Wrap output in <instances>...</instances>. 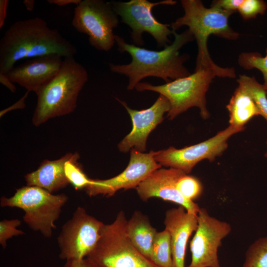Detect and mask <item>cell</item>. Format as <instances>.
<instances>
[{"mask_svg":"<svg viewBox=\"0 0 267 267\" xmlns=\"http://www.w3.org/2000/svg\"><path fill=\"white\" fill-rule=\"evenodd\" d=\"M88 80L87 71L74 57L64 58L57 74L36 93L33 124L38 127L50 119L73 112Z\"/></svg>","mask_w":267,"mask_h":267,"instance_id":"obj_4","label":"cell"},{"mask_svg":"<svg viewBox=\"0 0 267 267\" xmlns=\"http://www.w3.org/2000/svg\"><path fill=\"white\" fill-rule=\"evenodd\" d=\"M164 224L171 236L173 267H185L186 246L197 227V215L179 206L166 211Z\"/></svg>","mask_w":267,"mask_h":267,"instance_id":"obj_17","label":"cell"},{"mask_svg":"<svg viewBox=\"0 0 267 267\" xmlns=\"http://www.w3.org/2000/svg\"><path fill=\"white\" fill-rule=\"evenodd\" d=\"M63 61L57 54L35 57L15 66L6 74L13 83L36 93L57 74Z\"/></svg>","mask_w":267,"mask_h":267,"instance_id":"obj_16","label":"cell"},{"mask_svg":"<svg viewBox=\"0 0 267 267\" xmlns=\"http://www.w3.org/2000/svg\"><path fill=\"white\" fill-rule=\"evenodd\" d=\"M8 0H0V28L3 27L7 14Z\"/></svg>","mask_w":267,"mask_h":267,"instance_id":"obj_32","label":"cell"},{"mask_svg":"<svg viewBox=\"0 0 267 267\" xmlns=\"http://www.w3.org/2000/svg\"><path fill=\"white\" fill-rule=\"evenodd\" d=\"M180 3L184 14L173 22L170 27L176 31L182 26L188 27L196 40L198 51L195 71L209 68L215 71L219 77L235 78L234 68L222 67L214 62L207 46L208 38L212 35L230 40L239 38V34L228 23L229 17L234 13L215 6L206 7L200 0H181Z\"/></svg>","mask_w":267,"mask_h":267,"instance_id":"obj_3","label":"cell"},{"mask_svg":"<svg viewBox=\"0 0 267 267\" xmlns=\"http://www.w3.org/2000/svg\"><path fill=\"white\" fill-rule=\"evenodd\" d=\"M77 154L68 153L57 160H44L36 170L26 175L27 185L38 186L52 193L65 188L69 184L65 174V164Z\"/></svg>","mask_w":267,"mask_h":267,"instance_id":"obj_18","label":"cell"},{"mask_svg":"<svg viewBox=\"0 0 267 267\" xmlns=\"http://www.w3.org/2000/svg\"><path fill=\"white\" fill-rule=\"evenodd\" d=\"M47 1L50 4H54L58 6H65L70 4L79 5L82 0H48Z\"/></svg>","mask_w":267,"mask_h":267,"instance_id":"obj_34","label":"cell"},{"mask_svg":"<svg viewBox=\"0 0 267 267\" xmlns=\"http://www.w3.org/2000/svg\"><path fill=\"white\" fill-rule=\"evenodd\" d=\"M265 157L267 158V151L265 154Z\"/></svg>","mask_w":267,"mask_h":267,"instance_id":"obj_36","label":"cell"},{"mask_svg":"<svg viewBox=\"0 0 267 267\" xmlns=\"http://www.w3.org/2000/svg\"><path fill=\"white\" fill-rule=\"evenodd\" d=\"M238 86L242 87L250 96L255 103L260 115L267 121V90L263 84L254 77L239 75L237 80Z\"/></svg>","mask_w":267,"mask_h":267,"instance_id":"obj_21","label":"cell"},{"mask_svg":"<svg viewBox=\"0 0 267 267\" xmlns=\"http://www.w3.org/2000/svg\"><path fill=\"white\" fill-rule=\"evenodd\" d=\"M198 225L190 242L191 260L187 267H221L218 249L230 232L227 222L211 216L205 208L197 214Z\"/></svg>","mask_w":267,"mask_h":267,"instance_id":"obj_12","label":"cell"},{"mask_svg":"<svg viewBox=\"0 0 267 267\" xmlns=\"http://www.w3.org/2000/svg\"><path fill=\"white\" fill-rule=\"evenodd\" d=\"M79 158L78 153L75 157L66 162L64 167L66 178L76 190L85 189L91 181V179L87 176L78 163Z\"/></svg>","mask_w":267,"mask_h":267,"instance_id":"obj_25","label":"cell"},{"mask_svg":"<svg viewBox=\"0 0 267 267\" xmlns=\"http://www.w3.org/2000/svg\"><path fill=\"white\" fill-rule=\"evenodd\" d=\"M103 224L78 207L57 237L59 258L66 261L87 258L97 244Z\"/></svg>","mask_w":267,"mask_h":267,"instance_id":"obj_10","label":"cell"},{"mask_svg":"<svg viewBox=\"0 0 267 267\" xmlns=\"http://www.w3.org/2000/svg\"><path fill=\"white\" fill-rule=\"evenodd\" d=\"M29 92V91L27 90L25 94L18 101L9 107L1 110L0 112V117L8 111L15 109H23L25 108L26 106L25 103V99Z\"/></svg>","mask_w":267,"mask_h":267,"instance_id":"obj_31","label":"cell"},{"mask_svg":"<svg viewBox=\"0 0 267 267\" xmlns=\"http://www.w3.org/2000/svg\"><path fill=\"white\" fill-rule=\"evenodd\" d=\"M238 63L245 70L256 69L259 70L263 76V85L267 90V47L265 56L257 52L241 53L238 56Z\"/></svg>","mask_w":267,"mask_h":267,"instance_id":"obj_24","label":"cell"},{"mask_svg":"<svg viewBox=\"0 0 267 267\" xmlns=\"http://www.w3.org/2000/svg\"><path fill=\"white\" fill-rule=\"evenodd\" d=\"M119 23L110 1L84 0L74 9L72 24L79 32L88 36L96 49L109 51L115 44L113 29Z\"/></svg>","mask_w":267,"mask_h":267,"instance_id":"obj_8","label":"cell"},{"mask_svg":"<svg viewBox=\"0 0 267 267\" xmlns=\"http://www.w3.org/2000/svg\"><path fill=\"white\" fill-rule=\"evenodd\" d=\"M68 199L64 194L55 195L38 186L26 185L17 189L10 197H1L0 205L22 209L23 220L27 225L44 237L50 238Z\"/></svg>","mask_w":267,"mask_h":267,"instance_id":"obj_6","label":"cell"},{"mask_svg":"<svg viewBox=\"0 0 267 267\" xmlns=\"http://www.w3.org/2000/svg\"><path fill=\"white\" fill-rule=\"evenodd\" d=\"M242 267H267V236L259 238L249 247Z\"/></svg>","mask_w":267,"mask_h":267,"instance_id":"obj_23","label":"cell"},{"mask_svg":"<svg viewBox=\"0 0 267 267\" xmlns=\"http://www.w3.org/2000/svg\"><path fill=\"white\" fill-rule=\"evenodd\" d=\"M126 231L134 246L143 255L152 260V249L157 233L148 217L135 211L127 221Z\"/></svg>","mask_w":267,"mask_h":267,"instance_id":"obj_19","label":"cell"},{"mask_svg":"<svg viewBox=\"0 0 267 267\" xmlns=\"http://www.w3.org/2000/svg\"><path fill=\"white\" fill-rule=\"evenodd\" d=\"M226 108L229 113V125L239 128H245L250 120L260 112L254 101L248 93L238 86L234 91Z\"/></svg>","mask_w":267,"mask_h":267,"instance_id":"obj_20","label":"cell"},{"mask_svg":"<svg viewBox=\"0 0 267 267\" xmlns=\"http://www.w3.org/2000/svg\"><path fill=\"white\" fill-rule=\"evenodd\" d=\"M267 10V3L263 0H244L238 11L245 20L264 15Z\"/></svg>","mask_w":267,"mask_h":267,"instance_id":"obj_27","label":"cell"},{"mask_svg":"<svg viewBox=\"0 0 267 267\" xmlns=\"http://www.w3.org/2000/svg\"><path fill=\"white\" fill-rule=\"evenodd\" d=\"M152 261L159 267H173L171 236L165 228L156 234L152 249Z\"/></svg>","mask_w":267,"mask_h":267,"instance_id":"obj_22","label":"cell"},{"mask_svg":"<svg viewBox=\"0 0 267 267\" xmlns=\"http://www.w3.org/2000/svg\"><path fill=\"white\" fill-rule=\"evenodd\" d=\"M127 221L121 211L113 222L104 224L97 244L87 258L98 267H159L131 242Z\"/></svg>","mask_w":267,"mask_h":267,"instance_id":"obj_7","label":"cell"},{"mask_svg":"<svg viewBox=\"0 0 267 267\" xmlns=\"http://www.w3.org/2000/svg\"><path fill=\"white\" fill-rule=\"evenodd\" d=\"M23 2L28 11H32L33 10L35 5V0H24Z\"/></svg>","mask_w":267,"mask_h":267,"instance_id":"obj_35","label":"cell"},{"mask_svg":"<svg viewBox=\"0 0 267 267\" xmlns=\"http://www.w3.org/2000/svg\"><path fill=\"white\" fill-rule=\"evenodd\" d=\"M177 186L182 196L192 201L199 198L203 192V185L200 180L186 174L179 178Z\"/></svg>","mask_w":267,"mask_h":267,"instance_id":"obj_26","label":"cell"},{"mask_svg":"<svg viewBox=\"0 0 267 267\" xmlns=\"http://www.w3.org/2000/svg\"><path fill=\"white\" fill-rule=\"evenodd\" d=\"M63 267H98L87 258L66 261Z\"/></svg>","mask_w":267,"mask_h":267,"instance_id":"obj_30","label":"cell"},{"mask_svg":"<svg viewBox=\"0 0 267 267\" xmlns=\"http://www.w3.org/2000/svg\"><path fill=\"white\" fill-rule=\"evenodd\" d=\"M110 2L116 14L130 28L134 44L143 45L142 34L146 32L155 39L158 47H165L169 45V37L173 31L169 28L170 25L162 23L155 18L152 10L159 5H174L176 1L164 0L153 2L147 0H131Z\"/></svg>","mask_w":267,"mask_h":267,"instance_id":"obj_9","label":"cell"},{"mask_svg":"<svg viewBox=\"0 0 267 267\" xmlns=\"http://www.w3.org/2000/svg\"><path fill=\"white\" fill-rule=\"evenodd\" d=\"M185 174L172 168L159 169L152 173L136 188L140 198L146 201L152 197L178 204L186 211L197 215L200 208L194 202L184 198L177 188L179 178Z\"/></svg>","mask_w":267,"mask_h":267,"instance_id":"obj_15","label":"cell"},{"mask_svg":"<svg viewBox=\"0 0 267 267\" xmlns=\"http://www.w3.org/2000/svg\"><path fill=\"white\" fill-rule=\"evenodd\" d=\"M244 129L229 125L202 142L181 149L171 146L155 151L154 157L161 166L178 169L189 174L198 162L204 159L214 161L221 156L227 147L228 139Z\"/></svg>","mask_w":267,"mask_h":267,"instance_id":"obj_11","label":"cell"},{"mask_svg":"<svg viewBox=\"0 0 267 267\" xmlns=\"http://www.w3.org/2000/svg\"><path fill=\"white\" fill-rule=\"evenodd\" d=\"M0 83L8 88L12 92H15L16 88L6 74L0 73Z\"/></svg>","mask_w":267,"mask_h":267,"instance_id":"obj_33","label":"cell"},{"mask_svg":"<svg viewBox=\"0 0 267 267\" xmlns=\"http://www.w3.org/2000/svg\"><path fill=\"white\" fill-rule=\"evenodd\" d=\"M117 99L128 111L133 125L131 132L119 143V150L126 153L131 149H135L143 152L146 150V141L149 134L163 121L164 114L170 109L168 99L160 94L151 107L141 110L132 109L125 102Z\"/></svg>","mask_w":267,"mask_h":267,"instance_id":"obj_14","label":"cell"},{"mask_svg":"<svg viewBox=\"0 0 267 267\" xmlns=\"http://www.w3.org/2000/svg\"><path fill=\"white\" fill-rule=\"evenodd\" d=\"M154 154L153 150L145 153L132 149L129 164L121 173L106 179H91L85 188L87 193L90 197L99 195L110 197L121 189H136L152 173L161 167L155 161Z\"/></svg>","mask_w":267,"mask_h":267,"instance_id":"obj_13","label":"cell"},{"mask_svg":"<svg viewBox=\"0 0 267 267\" xmlns=\"http://www.w3.org/2000/svg\"><path fill=\"white\" fill-rule=\"evenodd\" d=\"M76 46L56 29L36 17L15 22L0 40V73L7 74L18 61L51 54L70 57Z\"/></svg>","mask_w":267,"mask_h":267,"instance_id":"obj_2","label":"cell"},{"mask_svg":"<svg viewBox=\"0 0 267 267\" xmlns=\"http://www.w3.org/2000/svg\"><path fill=\"white\" fill-rule=\"evenodd\" d=\"M244 0H216L212 1L211 6L220 8L233 13L238 11Z\"/></svg>","mask_w":267,"mask_h":267,"instance_id":"obj_29","label":"cell"},{"mask_svg":"<svg viewBox=\"0 0 267 267\" xmlns=\"http://www.w3.org/2000/svg\"><path fill=\"white\" fill-rule=\"evenodd\" d=\"M218 74L209 68L195 70L189 75L180 78L165 84L155 86L147 82H140L135 89L137 91H153L165 96L170 104L167 117L173 120L192 107L200 109L204 119L209 117L206 94L214 78Z\"/></svg>","mask_w":267,"mask_h":267,"instance_id":"obj_5","label":"cell"},{"mask_svg":"<svg viewBox=\"0 0 267 267\" xmlns=\"http://www.w3.org/2000/svg\"><path fill=\"white\" fill-rule=\"evenodd\" d=\"M173 31L174 41L159 51L129 44L123 38L115 35L118 50L120 53H128L132 60L127 64L109 63V67L112 72L128 78L127 89H134L141 80L149 77L159 78L168 83L191 74L184 65L189 56L186 54H180L179 50L194 38L188 29L179 34Z\"/></svg>","mask_w":267,"mask_h":267,"instance_id":"obj_1","label":"cell"},{"mask_svg":"<svg viewBox=\"0 0 267 267\" xmlns=\"http://www.w3.org/2000/svg\"><path fill=\"white\" fill-rule=\"evenodd\" d=\"M21 222L19 219L2 220L0 222V244L3 249L7 245L8 239L14 236L25 234L21 230L17 229L20 225Z\"/></svg>","mask_w":267,"mask_h":267,"instance_id":"obj_28","label":"cell"}]
</instances>
